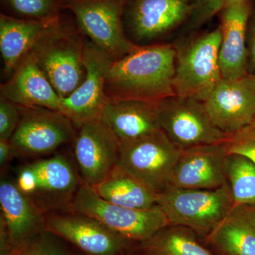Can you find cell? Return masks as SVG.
I'll list each match as a JSON object with an SVG mask.
<instances>
[{"label":"cell","mask_w":255,"mask_h":255,"mask_svg":"<svg viewBox=\"0 0 255 255\" xmlns=\"http://www.w3.org/2000/svg\"><path fill=\"white\" fill-rule=\"evenodd\" d=\"M177 48L171 43L138 46L111 67L105 90L110 101L159 102L176 95Z\"/></svg>","instance_id":"6da1fadb"},{"label":"cell","mask_w":255,"mask_h":255,"mask_svg":"<svg viewBox=\"0 0 255 255\" xmlns=\"http://www.w3.org/2000/svg\"><path fill=\"white\" fill-rule=\"evenodd\" d=\"M85 36L61 21L42 37L31 53L60 98L73 93L85 80Z\"/></svg>","instance_id":"7a4b0ae2"},{"label":"cell","mask_w":255,"mask_h":255,"mask_svg":"<svg viewBox=\"0 0 255 255\" xmlns=\"http://www.w3.org/2000/svg\"><path fill=\"white\" fill-rule=\"evenodd\" d=\"M220 26L210 31L194 35L176 45V95L203 102L221 80L219 48Z\"/></svg>","instance_id":"3957f363"},{"label":"cell","mask_w":255,"mask_h":255,"mask_svg":"<svg viewBox=\"0 0 255 255\" xmlns=\"http://www.w3.org/2000/svg\"><path fill=\"white\" fill-rule=\"evenodd\" d=\"M14 182L46 214L68 211L82 182L70 161L55 155L20 167Z\"/></svg>","instance_id":"277c9868"},{"label":"cell","mask_w":255,"mask_h":255,"mask_svg":"<svg viewBox=\"0 0 255 255\" xmlns=\"http://www.w3.org/2000/svg\"><path fill=\"white\" fill-rule=\"evenodd\" d=\"M157 205L169 224L191 228L206 236L235 205L227 183L216 189H181L169 186L157 194Z\"/></svg>","instance_id":"5b68a950"},{"label":"cell","mask_w":255,"mask_h":255,"mask_svg":"<svg viewBox=\"0 0 255 255\" xmlns=\"http://www.w3.org/2000/svg\"><path fill=\"white\" fill-rule=\"evenodd\" d=\"M129 0H65L80 31L114 60L136 49L126 31L124 15Z\"/></svg>","instance_id":"8992f818"},{"label":"cell","mask_w":255,"mask_h":255,"mask_svg":"<svg viewBox=\"0 0 255 255\" xmlns=\"http://www.w3.org/2000/svg\"><path fill=\"white\" fill-rule=\"evenodd\" d=\"M67 211L93 218L135 243L148 239L169 225L165 214L157 205L145 210L115 205L104 200L93 188L83 182Z\"/></svg>","instance_id":"52a82bcc"},{"label":"cell","mask_w":255,"mask_h":255,"mask_svg":"<svg viewBox=\"0 0 255 255\" xmlns=\"http://www.w3.org/2000/svg\"><path fill=\"white\" fill-rule=\"evenodd\" d=\"M161 130L180 150L221 143L228 135L217 128L201 101L174 95L158 103Z\"/></svg>","instance_id":"ba28073f"},{"label":"cell","mask_w":255,"mask_h":255,"mask_svg":"<svg viewBox=\"0 0 255 255\" xmlns=\"http://www.w3.org/2000/svg\"><path fill=\"white\" fill-rule=\"evenodd\" d=\"M182 152L159 130L120 145L118 164L157 194L169 187Z\"/></svg>","instance_id":"9c48e42d"},{"label":"cell","mask_w":255,"mask_h":255,"mask_svg":"<svg viewBox=\"0 0 255 255\" xmlns=\"http://www.w3.org/2000/svg\"><path fill=\"white\" fill-rule=\"evenodd\" d=\"M196 0H129L124 15L126 31L139 46L159 43L186 26Z\"/></svg>","instance_id":"30bf717a"},{"label":"cell","mask_w":255,"mask_h":255,"mask_svg":"<svg viewBox=\"0 0 255 255\" xmlns=\"http://www.w3.org/2000/svg\"><path fill=\"white\" fill-rule=\"evenodd\" d=\"M21 119L10 139L14 157H38L74 140L75 125L58 111L21 107Z\"/></svg>","instance_id":"8fae6325"},{"label":"cell","mask_w":255,"mask_h":255,"mask_svg":"<svg viewBox=\"0 0 255 255\" xmlns=\"http://www.w3.org/2000/svg\"><path fill=\"white\" fill-rule=\"evenodd\" d=\"M44 228L83 255H129L135 245L97 220L73 211L45 214Z\"/></svg>","instance_id":"7c38bea8"},{"label":"cell","mask_w":255,"mask_h":255,"mask_svg":"<svg viewBox=\"0 0 255 255\" xmlns=\"http://www.w3.org/2000/svg\"><path fill=\"white\" fill-rule=\"evenodd\" d=\"M114 59L105 50L87 41L84 50L85 80L68 97L60 98V112L77 127L100 119L110 99L106 94L107 75Z\"/></svg>","instance_id":"4fadbf2b"},{"label":"cell","mask_w":255,"mask_h":255,"mask_svg":"<svg viewBox=\"0 0 255 255\" xmlns=\"http://www.w3.org/2000/svg\"><path fill=\"white\" fill-rule=\"evenodd\" d=\"M74 155L82 182L95 187L118 164L120 145L100 119L78 127Z\"/></svg>","instance_id":"5bb4252c"},{"label":"cell","mask_w":255,"mask_h":255,"mask_svg":"<svg viewBox=\"0 0 255 255\" xmlns=\"http://www.w3.org/2000/svg\"><path fill=\"white\" fill-rule=\"evenodd\" d=\"M0 255L45 231V214L23 194L16 183H0Z\"/></svg>","instance_id":"9a60e30c"},{"label":"cell","mask_w":255,"mask_h":255,"mask_svg":"<svg viewBox=\"0 0 255 255\" xmlns=\"http://www.w3.org/2000/svg\"><path fill=\"white\" fill-rule=\"evenodd\" d=\"M202 102L215 127L228 136L255 120V94L245 78L222 79Z\"/></svg>","instance_id":"2e32d148"},{"label":"cell","mask_w":255,"mask_h":255,"mask_svg":"<svg viewBox=\"0 0 255 255\" xmlns=\"http://www.w3.org/2000/svg\"><path fill=\"white\" fill-rule=\"evenodd\" d=\"M226 142L196 146L182 150L171 177L169 186L190 189H216L226 182Z\"/></svg>","instance_id":"e0dca14e"},{"label":"cell","mask_w":255,"mask_h":255,"mask_svg":"<svg viewBox=\"0 0 255 255\" xmlns=\"http://www.w3.org/2000/svg\"><path fill=\"white\" fill-rule=\"evenodd\" d=\"M252 11L251 1L244 0L219 13V65L224 80H241L248 75L247 31Z\"/></svg>","instance_id":"ac0fdd59"},{"label":"cell","mask_w":255,"mask_h":255,"mask_svg":"<svg viewBox=\"0 0 255 255\" xmlns=\"http://www.w3.org/2000/svg\"><path fill=\"white\" fill-rule=\"evenodd\" d=\"M0 97L21 107L60 111V96L31 53L23 57L9 79L1 84Z\"/></svg>","instance_id":"d6986e66"},{"label":"cell","mask_w":255,"mask_h":255,"mask_svg":"<svg viewBox=\"0 0 255 255\" xmlns=\"http://www.w3.org/2000/svg\"><path fill=\"white\" fill-rule=\"evenodd\" d=\"M158 103L140 100L110 101L100 119L119 145H124L161 130Z\"/></svg>","instance_id":"ffe728a7"},{"label":"cell","mask_w":255,"mask_h":255,"mask_svg":"<svg viewBox=\"0 0 255 255\" xmlns=\"http://www.w3.org/2000/svg\"><path fill=\"white\" fill-rule=\"evenodd\" d=\"M60 19H26L0 15V52L3 73L9 77L18 63Z\"/></svg>","instance_id":"44dd1931"},{"label":"cell","mask_w":255,"mask_h":255,"mask_svg":"<svg viewBox=\"0 0 255 255\" xmlns=\"http://www.w3.org/2000/svg\"><path fill=\"white\" fill-rule=\"evenodd\" d=\"M206 240L217 255H255V206L235 204Z\"/></svg>","instance_id":"7402d4cb"},{"label":"cell","mask_w":255,"mask_h":255,"mask_svg":"<svg viewBox=\"0 0 255 255\" xmlns=\"http://www.w3.org/2000/svg\"><path fill=\"white\" fill-rule=\"evenodd\" d=\"M92 188L102 199L115 205L140 210L157 206V194L119 164Z\"/></svg>","instance_id":"603a6c76"},{"label":"cell","mask_w":255,"mask_h":255,"mask_svg":"<svg viewBox=\"0 0 255 255\" xmlns=\"http://www.w3.org/2000/svg\"><path fill=\"white\" fill-rule=\"evenodd\" d=\"M129 255H216L198 241L191 228L167 225L145 241L135 243Z\"/></svg>","instance_id":"cb8c5ba5"},{"label":"cell","mask_w":255,"mask_h":255,"mask_svg":"<svg viewBox=\"0 0 255 255\" xmlns=\"http://www.w3.org/2000/svg\"><path fill=\"white\" fill-rule=\"evenodd\" d=\"M225 172L235 204L255 206L254 162L243 155L228 154Z\"/></svg>","instance_id":"d4e9b609"},{"label":"cell","mask_w":255,"mask_h":255,"mask_svg":"<svg viewBox=\"0 0 255 255\" xmlns=\"http://www.w3.org/2000/svg\"><path fill=\"white\" fill-rule=\"evenodd\" d=\"M16 17L33 20H53L60 18L65 0H2Z\"/></svg>","instance_id":"484cf974"},{"label":"cell","mask_w":255,"mask_h":255,"mask_svg":"<svg viewBox=\"0 0 255 255\" xmlns=\"http://www.w3.org/2000/svg\"><path fill=\"white\" fill-rule=\"evenodd\" d=\"M4 255H83L65 246L63 239L47 231L25 242Z\"/></svg>","instance_id":"4316f807"},{"label":"cell","mask_w":255,"mask_h":255,"mask_svg":"<svg viewBox=\"0 0 255 255\" xmlns=\"http://www.w3.org/2000/svg\"><path fill=\"white\" fill-rule=\"evenodd\" d=\"M244 0H196L194 13L186 25L189 31H196L230 5Z\"/></svg>","instance_id":"83f0119b"},{"label":"cell","mask_w":255,"mask_h":255,"mask_svg":"<svg viewBox=\"0 0 255 255\" xmlns=\"http://www.w3.org/2000/svg\"><path fill=\"white\" fill-rule=\"evenodd\" d=\"M226 145L228 154L245 156L255 164V124L228 136Z\"/></svg>","instance_id":"f1b7e54d"},{"label":"cell","mask_w":255,"mask_h":255,"mask_svg":"<svg viewBox=\"0 0 255 255\" xmlns=\"http://www.w3.org/2000/svg\"><path fill=\"white\" fill-rule=\"evenodd\" d=\"M21 119L18 105L0 97V140H9Z\"/></svg>","instance_id":"f546056e"},{"label":"cell","mask_w":255,"mask_h":255,"mask_svg":"<svg viewBox=\"0 0 255 255\" xmlns=\"http://www.w3.org/2000/svg\"><path fill=\"white\" fill-rule=\"evenodd\" d=\"M247 48H248V75H255V11H252L248 31H247Z\"/></svg>","instance_id":"4dcf8cb0"},{"label":"cell","mask_w":255,"mask_h":255,"mask_svg":"<svg viewBox=\"0 0 255 255\" xmlns=\"http://www.w3.org/2000/svg\"><path fill=\"white\" fill-rule=\"evenodd\" d=\"M14 157L12 147L9 140H0V168L1 173Z\"/></svg>","instance_id":"1f68e13d"},{"label":"cell","mask_w":255,"mask_h":255,"mask_svg":"<svg viewBox=\"0 0 255 255\" xmlns=\"http://www.w3.org/2000/svg\"><path fill=\"white\" fill-rule=\"evenodd\" d=\"M246 83L255 94V75H248L245 78Z\"/></svg>","instance_id":"d6a6232c"},{"label":"cell","mask_w":255,"mask_h":255,"mask_svg":"<svg viewBox=\"0 0 255 255\" xmlns=\"http://www.w3.org/2000/svg\"><path fill=\"white\" fill-rule=\"evenodd\" d=\"M253 123H255V120L254 121V122H253Z\"/></svg>","instance_id":"836d02e7"}]
</instances>
